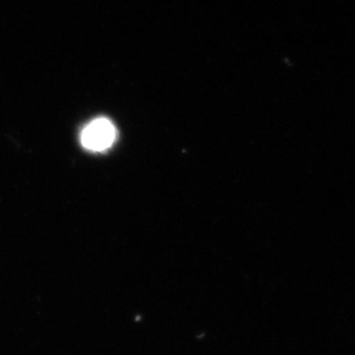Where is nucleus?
<instances>
[{"mask_svg":"<svg viewBox=\"0 0 355 355\" xmlns=\"http://www.w3.org/2000/svg\"><path fill=\"white\" fill-rule=\"evenodd\" d=\"M117 130L112 121L105 117L96 119L82 130L80 142L89 152H105L116 141Z\"/></svg>","mask_w":355,"mask_h":355,"instance_id":"1","label":"nucleus"}]
</instances>
